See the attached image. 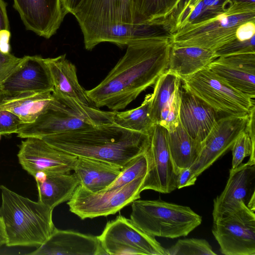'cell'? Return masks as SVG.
I'll return each instance as SVG.
<instances>
[{
    "label": "cell",
    "mask_w": 255,
    "mask_h": 255,
    "mask_svg": "<svg viewBox=\"0 0 255 255\" xmlns=\"http://www.w3.org/2000/svg\"><path fill=\"white\" fill-rule=\"evenodd\" d=\"M171 34L136 39L105 79L86 90L96 108L113 111L125 109L168 68Z\"/></svg>",
    "instance_id": "1"
},
{
    "label": "cell",
    "mask_w": 255,
    "mask_h": 255,
    "mask_svg": "<svg viewBox=\"0 0 255 255\" xmlns=\"http://www.w3.org/2000/svg\"><path fill=\"white\" fill-rule=\"evenodd\" d=\"M51 145L71 154L105 161L123 168L144 153L148 134L128 130L114 123L47 135Z\"/></svg>",
    "instance_id": "2"
},
{
    "label": "cell",
    "mask_w": 255,
    "mask_h": 255,
    "mask_svg": "<svg viewBox=\"0 0 255 255\" xmlns=\"http://www.w3.org/2000/svg\"><path fill=\"white\" fill-rule=\"evenodd\" d=\"M0 218L8 247H37L44 244L56 227L53 210L45 205L23 197L3 185L0 186Z\"/></svg>",
    "instance_id": "3"
},
{
    "label": "cell",
    "mask_w": 255,
    "mask_h": 255,
    "mask_svg": "<svg viewBox=\"0 0 255 255\" xmlns=\"http://www.w3.org/2000/svg\"><path fill=\"white\" fill-rule=\"evenodd\" d=\"M53 95L54 100L34 122L19 127L18 137L42 138L113 123L114 111H102L69 98Z\"/></svg>",
    "instance_id": "4"
},
{
    "label": "cell",
    "mask_w": 255,
    "mask_h": 255,
    "mask_svg": "<svg viewBox=\"0 0 255 255\" xmlns=\"http://www.w3.org/2000/svg\"><path fill=\"white\" fill-rule=\"evenodd\" d=\"M251 21H255V3L234 1L222 13L175 31L171 34V45L215 52L235 39L238 28Z\"/></svg>",
    "instance_id": "5"
},
{
    "label": "cell",
    "mask_w": 255,
    "mask_h": 255,
    "mask_svg": "<svg viewBox=\"0 0 255 255\" xmlns=\"http://www.w3.org/2000/svg\"><path fill=\"white\" fill-rule=\"evenodd\" d=\"M131 222L150 236L175 239L187 236L199 226L202 217L189 207L158 200L131 203Z\"/></svg>",
    "instance_id": "6"
},
{
    "label": "cell",
    "mask_w": 255,
    "mask_h": 255,
    "mask_svg": "<svg viewBox=\"0 0 255 255\" xmlns=\"http://www.w3.org/2000/svg\"><path fill=\"white\" fill-rule=\"evenodd\" d=\"M181 80L183 88L222 117L248 116L255 106L254 98L230 86L208 68Z\"/></svg>",
    "instance_id": "7"
},
{
    "label": "cell",
    "mask_w": 255,
    "mask_h": 255,
    "mask_svg": "<svg viewBox=\"0 0 255 255\" xmlns=\"http://www.w3.org/2000/svg\"><path fill=\"white\" fill-rule=\"evenodd\" d=\"M145 176L120 188L98 192H91L79 184L67 202L69 210L82 220L115 214L140 199Z\"/></svg>",
    "instance_id": "8"
},
{
    "label": "cell",
    "mask_w": 255,
    "mask_h": 255,
    "mask_svg": "<svg viewBox=\"0 0 255 255\" xmlns=\"http://www.w3.org/2000/svg\"><path fill=\"white\" fill-rule=\"evenodd\" d=\"M212 234L225 255H255V214L244 202L213 221Z\"/></svg>",
    "instance_id": "9"
},
{
    "label": "cell",
    "mask_w": 255,
    "mask_h": 255,
    "mask_svg": "<svg viewBox=\"0 0 255 255\" xmlns=\"http://www.w3.org/2000/svg\"><path fill=\"white\" fill-rule=\"evenodd\" d=\"M107 255H166L155 237L144 233L122 215L109 221L98 236Z\"/></svg>",
    "instance_id": "10"
},
{
    "label": "cell",
    "mask_w": 255,
    "mask_h": 255,
    "mask_svg": "<svg viewBox=\"0 0 255 255\" xmlns=\"http://www.w3.org/2000/svg\"><path fill=\"white\" fill-rule=\"evenodd\" d=\"M167 130L154 124L148 132L149 141L145 154L147 170L141 191L152 190L169 193L177 189L178 171L171 158L167 139Z\"/></svg>",
    "instance_id": "11"
},
{
    "label": "cell",
    "mask_w": 255,
    "mask_h": 255,
    "mask_svg": "<svg viewBox=\"0 0 255 255\" xmlns=\"http://www.w3.org/2000/svg\"><path fill=\"white\" fill-rule=\"evenodd\" d=\"M73 15L84 39L106 26L133 24L131 0H82Z\"/></svg>",
    "instance_id": "12"
},
{
    "label": "cell",
    "mask_w": 255,
    "mask_h": 255,
    "mask_svg": "<svg viewBox=\"0 0 255 255\" xmlns=\"http://www.w3.org/2000/svg\"><path fill=\"white\" fill-rule=\"evenodd\" d=\"M53 91L50 72L45 58L25 56L0 85L2 99L20 95Z\"/></svg>",
    "instance_id": "13"
},
{
    "label": "cell",
    "mask_w": 255,
    "mask_h": 255,
    "mask_svg": "<svg viewBox=\"0 0 255 255\" xmlns=\"http://www.w3.org/2000/svg\"><path fill=\"white\" fill-rule=\"evenodd\" d=\"M248 117L227 116L217 120L201 142L199 156L190 167L196 177L231 148L238 136L245 130Z\"/></svg>",
    "instance_id": "14"
},
{
    "label": "cell",
    "mask_w": 255,
    "mask_h": 255,
    "mask_svg": "<svg viewBox=\"0 0 255 255\" xmlns=\"http://www.w3.org/2000/svg\"><path fill=\"white\" fill-rule=\"evenodd\" d=\"M22 141L17 153L22 168L33 176L39 171L71 172L77 156L61 150L41 138L28 137Z\"/></svg>",
    "instance_id": "15"
},
{
    "label": "cell",
    "mask_w": 255,
    "mask_h": 255,
    "mask_svg": "<svg viewBox=\"0 0 255 255\" xmlns=\"http://www.w3.org/2000/svg\"><path fill=\"white\" fill-rule=\"evenodd\" d=\"M27 30L46 39L54 35L65 16L61 0H13Z\"/></svg>",
    "instance_id": "16"
},
{
    "label": "cell",
    "mask_w": 255,
    "mask_h": 255,
    "mask_svg": "<svg viewBox=\"0 0 255 255\" xmlns=\"http://www.w3.org/2000/svg\"><path fill=\"white\" fill-rule=\"evenodd\" d=\"M255 164H241L235 169L231 168L224 190L213 200V221L238 208L244 202L247 204L255 195Z\"/></svg>",
    "instance_id": "17"
},
{
    "label": "cell",
    "mask_w": 255,
    "mask_h": 255,
    "mask_svg": "<svg viewBox=\"0 0 255 255\" xmlns=\"http://www.w3.org/2000/svg\"><path fill=\"white\" fill-rule=\"evenodd\" d=\"M208 68L233 88L255 98V53L220 56Z\"/></svg>",
    "instance_id": "18"
},
{
    "label": "cell",
    "mask_w": 255,
    "mask_h": 255,
    "mask_svg": "<svg viewBox=\"0 0 255 255\" xmlns=\"http://www.w3.org/2000/svg\"><path fill=\"white\" fill-rule=\"evenodd\" d=\"M31 255H103L98 236L69 230L55 229L49 239Z\"/></svg>",
    "instance_id": "19"
},
{
    "label": "cell",
    "mask_w": 255,
    "mask_h": 255,
    "mask_svg": "<svg viewBox=\"0 0 255 255\" xmlns=\"http://www.w3.org/2000/svg\"><path fill=\"white\" fill-rule=\"evenodd\" d=\"M219 117L211 107L181 86L179 122L192 137L202 142Z\"/></svg>",
    "instance_id": "20"
},
{
    "label": "cell",
    "mask_w": 255,
    "mask_h": 255,
    "mask_svg": "<svg viewBox=\"0 0 255 255\" xmlns=\"http://www.w3.org/2000/svg\"><path fill=\"white\" fill-rule=\"evenodd\" d=\"M169 34L165 25L117 24L101 28L84 39L85 48L92 50L102 42H110L123 48L144 37Z\"/></svg>",
    "instance_id": "21"
},
{
    "label": "cell",
    "mask_w": 255,
    "mask_h": 255,
    "mask_svg": "<svg viewBox=\"0 0 255 255\" xmlns=\"http://www.w3.org/2000/svg\"><path fill=\"white\" fill-rule=\"evenodd\" d=\"M33 177L38 189V201L52 210L69 201L80 184L74 172L39 171Z\"/></svg>",
    "instance_id": "22"
},
{
    "label": "cell",
    "mask_w": 255,
    "mask_h": 255,
    "mask_svg": "<svg viewBox=\"0 0 255 255\" xmlns=\"http://www.w3.org/2000/svg\"><path fill=\"white\" fill-rule=\"evenodd\" d=\"M45 59L53 84V95L94 106L86 90L79 83L75 66L66 58L65 54Z\"/></svg>",
    "instance_id": "23"
},
{
    "label": "cell",
    "mask_w": 255,
    "mask_h": 255,
    "mask_svg": "<svg viewBox=\"0 0 255 255\" xmlns=\"http://www.w3.org/2000/svg\"><path fill=\"white\" fill-rule=\"evenodd\" d=\"M235 0H181L169 17L171 33L188 24L215 17L226 10Z\"/></svg>",
    "instance_id": "24"
},
{
    "label": "cell",
    "mask_w": 255,
    "mask_h": 255,
    "mask_svg": "<svg viewBox=\"0 0 255 255\" xmlns=\"http://www.w3.org/2000/svg\"><path fill=\"white\" fill-rule=\"evenodd\" d=\"M122 168L98 159L77 157L73 171L80 184L87 190L98 192L110 186L121 172Z\"/></svg>",
    "instance_id": "25"
},
{
    "label": "cell",
    "mask_w": 255,
    "mask_h": 255,
    "mask_svg": "<svg viewBox=\"0 0 255 255\" xmlns=\"http://www.w3.org/2000/svg\"><path fill=\"white\" fill-rule=\"evenodd\" d=\"M217 58L215 52L208 49L171 45L167 70L181 80L208 68Z\"/></svg>",
    "instance_id": "26"
},
{
    "label": "cell",
    "mask_w": 255,
    "mask_h": 255,
    "mask_svg": "<svg viewBox=\"0 0 255 255\" xmlns=\"http://www.w3.org/2000/svg\"><path fill=\"white\" fill-rule=\"evenodd\" d=\"M54 98L52 92L22 94L1 99L0 109L12 112L23 124H30L48 107Z\"/></svg>",
    "instance_id": "27"
},
{
    "label": "cell",
    "mask_w": 255,
    "mask_h": 255,
    "mask_svg": "<svg viewBox=\"0 0 255 255\" xmlns=\"http://www.w3.org/2000/svg\"><path fill=\"white\" fill-rule=\"evenodd\" d=\"M181 0H131L132 24L151 25L168 23Z\"/></svg>",
    "instance_id": "28"
},
{
    "label": "cell",
    "mask_w": 255,
    "mask_h": 255,
    "mask_svg": "<svg viewBox=\"0 0 255 255\" xmlns=\"http://www.w3.org/2000/svg\"><path fill=\"white\" fill-rule=\"evenodd\" d=\"M167 139L172 161L179 172L190 167L197 159L202 149V143L192 137L181 124L173 131L167 132Z\"/></svg>",
    "instance_id": "29"
},
{
    "label": "cell",
    "mask_w": 255,
    "mask_h": 255,
    "mask_svg": "<svg viewBox=\"0 0 255 255\" xmlns=\"http://www.w3.org/2000/svg\"><path fill=\"white\" fill-rule=\"evenodd\" d=\"M152 94L145 96L137 108L123 112L114 111L113 123L126 129L148 133L154 125L150 117Z\"/></svg>",
    "instance_id": "30"
},
{
    "label": "cell",
    "mask_w": 255,
    "mask_h": 255,
    "mask_svg": "<svg viewBox=\"0 0 255 255\" xmlns=\"http://www.w3.org/2000/svg\"><path fill=\"white\" fill-rule=\"evenodd\" d=\"M181 84L180 78L168 70L161 75L154 83L150 107V117L154 124H159L162 110Z\"/></svg>",
    "instance_id": "31"
},
{
    "label": "cell",
    "mask_w": 255,
    "mask_h": 255,
    "mask_svg": "<svg viewBox=\"0 0 255 255\" xmlns=\"http://www.w3.org/2000/svg\"><path fill=\"white\" fill-rule=\"evenodd\" d=\"M147 170V160L144 153L135 157L124 166L116 179L104 190L110 191L123 187L139 177L145 176Z\"/></svg>",
    "instance_id": "32"
},
{
    "label": "cell",
    "mask_w": 255,
    "mask_h": 255,
    "mask_svg": "<svg viewBox=\"0 0 255 255\" xmlns=\"http://www.w3.org/2000/svg\"><path fill=\"white\" fill-rule=\"evenodd\" d=\"M211 246L204 239H180L166 249V255H216Z\"/></svg>",
    "instance_id": "33"
},
{
    "label": "cell",
    "mask_w": 255,
    "mask_h": 255,
    "mask_svg": "<svg viewBox=\"0 0 255 255\" xmlns=\"http://www.w3.org/2000/svg\"><path fill=\"white\" fill-rule=\"evenodd\" d=\"M231 149L233 155L231 169H235L237 168L247 156H250L247 163L255 164V142L252 140L245 130L236 138Z\"/></svg>",
    "instance_id": "34"
},
{
    "label": "cell",
    "mask_w": 255,
    "mask_h": 255,
    "mask_svg": "<svg viewBox=\"0 0 255 255\" xmlns=\"http://www.w3.org/2000/svg\"><path fill=\"white\" fill-rule=\"evenodd\" d=\"M181 84L176 89L172 98L162 110L159 125L168 131H173L179 123Z\"/></svg>",
    "instance_id": "35"
},
{
    "label": "cell",
    "mask_w": 255,
    "mask_h": 255,
    "mask_svg": "<svg viewBox=\"0 0 255 255\" xmlns=\"http://www.w3.org/2000/svg\"><path fill=\"white\" fill-rule=\"evenodd\" d=\"M255 36L244 41L240 40L236 38L217 50L215 53L218 57L233 54L255 53Z\"/></svg>",
    "instance_id": "36"
},
{
    "label": "cell",
    "mask_w": 255,
    "mask_h": 255,
    "mask_svg": "<svg viewBox=\"0 0 255 255\" xmlns=\"http://www.w3.org/2000/svg\"><path fill=\"white\" fill-rule=\"evenodd\" d=\"M23 124L19 118L12 112L0 109V134L8 135L16 133L19 127Z\"/></svg>",
    "instance_id": "37"
},
{
    "label": "cell",
    "mask_w": 255,
    "mask_h": 255,
    "mask_svg": "<svg viewBox=\"0 0 255 255\" xmlns=\"http://www.w3.org/2000/svg\"><path fill=\"white\" fill-rule=\"evenodd\" d=\"M21 59L9 52L3 53L0 50V85L18 64Z\"/></svg>",
    "instance_id": "38"
},
{
    "label": "cell",
    "mask_w": 255,
    "mask_h": 255,
    "mask_svg": "<svg viewBox=\"0 0 255 255\" xmlns=\"http://www.w3.org/2000/svg\"><path fill=\"white\" fill-rule=\"evenodd\" d=\"M197 178V177L194 175L190 167L180 169L179 170L177 178V189L194 185Z\"/></svg>",
    "instance_id": "39"
},
{
    "label": "cell",
    "mask_w": 255,
    "mask_h": 255,
    "mask_svg": "<svg viewBox=\"0 0 255 255\" xmlns=\"http://www.w3.org/2000/svg\"><path fill=\"white\" fill-rule=\"evenodd\" d=\"M6 6L7 4L4 1L0 0V31L2 30H9Z\"/></svg>",
    "instance_id": "40"
},
{
    "label": "cell",
    "mask_w": 255,
    "mask_h": 255,
    "mask_svg": "<svg viewBox=\"0 0 255 255\" xmlns=\"http://www.w3.org/2000/svg\"><path fill=\"white\" fill-rule=\"evenodd\" d=\"M10 33L9 30H2L0 31V50L3 53H9V44Z\"/></svg>",
    "instance_id": "41"
},
{
    "label": "cell",
    "mask_w": 255,
    "mask_h": 255,
    "mask_svg": "<svg viewBox=\"0 0 255 255\" xmlns=\"http://www.w3.org/2000/svg\"><path fill=\"white\" fill-rule=\"evenodd\" d=\"M63 8L66 14L75 13L82 0H61Z\"/></svg>",
    "instance_id": "42"
},
{
    "label": "cell",
    "mask_w": 255,
    "mask_h": 255,
    "mask_svg": "<svg viewBox=\"0 0 255 255\" xmlns=\"http://www.w3.org/2000/svg\"><path fill=\"white\" fill-rule=\"evenodd\" d=\"M6 237L3 223L0 218V247L5 245Z\"/></svg>",
    "instance_id": "43"
},
{
    "label": "cell",
    "mask_w": 255,
    "mask_h": 255,
    "mask_svg": "<svg viewBox=\"0 0 255 255\" xmlns=\"http://www.w3.org/2000/svg\"><path fill=\"white\" fill-rule=\"evenodd\" d=\"M235 1L243 3H255V0H235Z\"/></svg>",
    "instance_id": "44"
},
{
    "label": "cell",
    "mask_w": 255,
    "mask_h": 255,
    "mask_svg": "<svg viewBox=\"0 0 255 255\" xmlns=\"http://www.w3.org/2000/svg\"><path fill=\"white\" fill-rule=\"evenodd\" d=\"M1 134H0V139Z\"/></svg>",
    "instance_id": "45"
}]
</instances>
